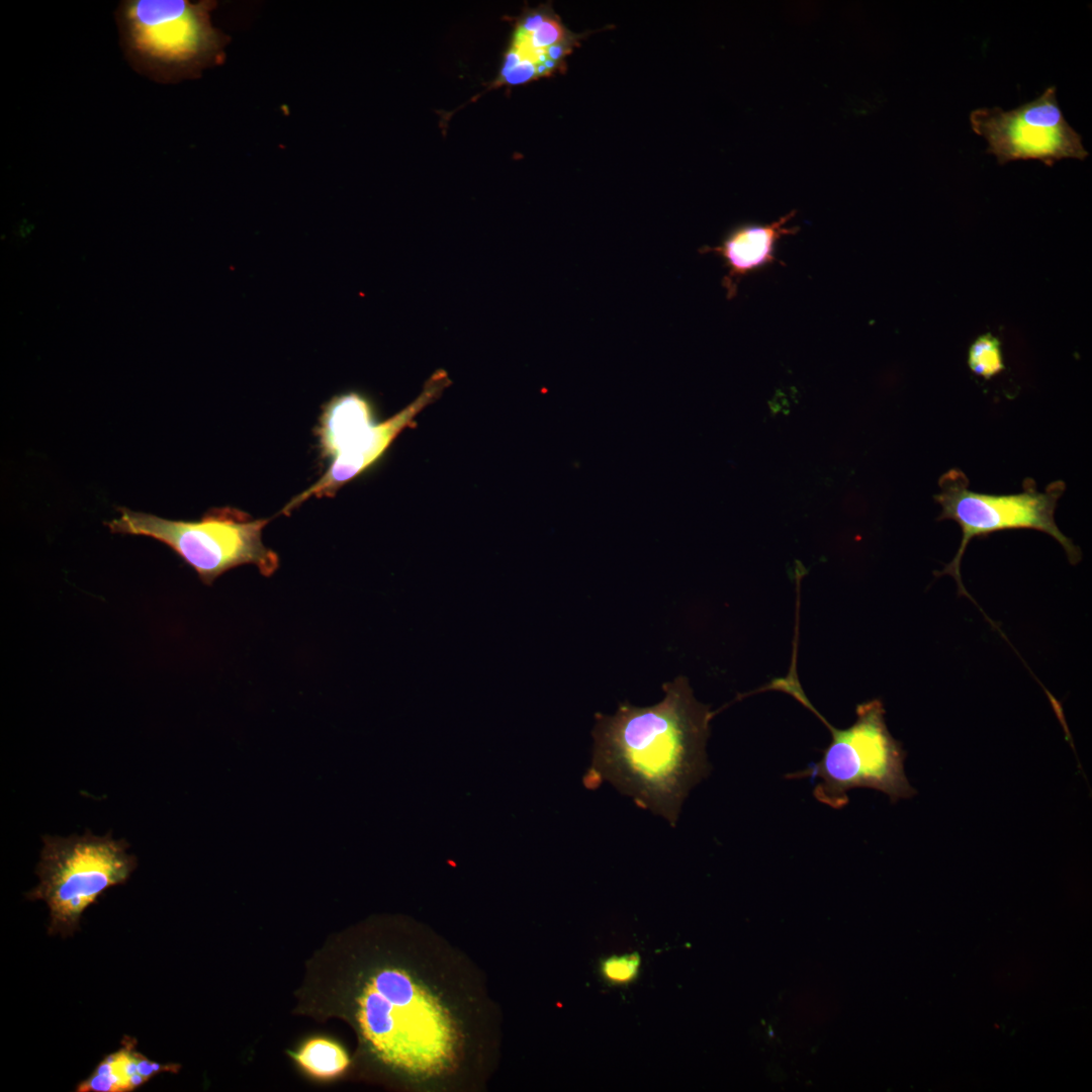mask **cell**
I'll list each match as a JSON object with an SVG mask.
<instances>
[{
	"label": "cell",
	"instance_id": "obj_10",
	"mask_svg": "<svg viewBox=\"0 0 1092 1092\" xmlns=\"http://www.w3.org/2000/svg\"><path fill=\"white\" fill-rule=\"evenodd\" d=\"M574 36L549 9L526 12L518 21L495 86H515L546 77L561 68Z\"/></svg>",
	"mask_w": 1092,
	"mask_h": 1092
},
{
	"label": "cell",
	"instance_id": "obj_15",
	"mask_svg": "<svg viewBox=\"0 0 1092 1092\" xmlns=\"http://www.w3.org/2000/svg\"><path fill=\"white\" fill-rule=\"evenodd\" d=\"M968 366L985 379L999 374L1004 369L1000 341L991 334L978 337L969 348Z\"/></svg>",
	"mask_w": 1092,
	"mask_h": 1092
},
{
	"label": "cell",
	"instance_id": "obj_2",
	"mask_svg": "<svg viewBox=\"0 0 1092 1092\" xmlns=\"http://www.w3.org/2000/svg\"><path fill=\"white\" fill-rule=\"evenodd\" d=\"M662 689L663 699L653 706L625 702L613 715H595L583 785L593 790L608 782L675 826L691 789L711 770L706 744L714 713L695 698L685 676Z\"/></svg>",
	"mask_w": 1092,
	"mask_h": 1092
},
{
	"label": "cell",
	"instance_id": "obj_1",
	"mask_svg": "<svg viewBox=\"0 0 1092 1092\" xmlns=\"http://www.w3.org/2000/svg\"><path fill=\"white\" fill-rule=\"evenodd\" d=\"M422 933L374 924L340 934L311 961L300 1008L351 1025L359 1057L411 1087H443L474 1050L478 998Z\"/></svg>",
	"mask_w": 1092,
	"mask_h": 1092
},
{
	"label": "cell",
	"instance_id": "obj_14",
	"mask_svg": "<svg viewBox=\"0 0 1092 1092\" xmlns=\"http://www.w3.org/2000/svg\"><path fill=\"white\" fill-rule=\"evenodd\" d=\"M296 1070L317 1083L338 1081L350 1072L353 1061L347 1048L328 1034H311L287 1051Z\"/></svg>",
	"mask_w": 1092,
	"mask_h": 1092
},
{
	"label": "cell",
	"instance_id": "obj_3",
	"mask_svg": "<svg viewBox=\"0 0 1092 1092\" xmlns=\"http://www.w3.org/2000/svg\"><path fill=\"white\" fill-rule=\"evenodd\" d=\"M769 689L794 697L812 711L831 733V742L819 761L809 764L804 770L787 775L789 779H817L813 790L817 801L833 809H841L848 803L847 792L855 788L881 791L892 802L915 794L904 771L906 753L888 730L885 709L880 700L859 704L855 722L848 728L838 729L810 703L798 680L795 664H791L785 677L774 679Z\"/></svg>",
	"mask_w": 1092,
	"mask_h": 1092
},
{
	"label": "cell",
	"instance_id": "obj_16",
	"mask_svg": "<svg viewBox=\"0 0 1092 1092\" xmlns=\"http://www.w3.org/2000/svg\"><path fill=\"white\" fill-rule=\"evenodd\" d=\"M640 957L637 952L613 956L604 961L602 971L605 977L616 983L631 981L638 973Z\"/></svg>",
	"mask_w": 1092,
	"mask_h": 1092
},
{
	"label": "cell",
	"instance_id": "obj_7",
	"mask_svg": "<svg viewBox=\"0 0 1092 1092\" xmlns=\"http://www.w3.org/2000/svg\"><path fill=\"white\" fill-rule=\"evenodd\" d=\"M938 486L939 492L934 495L941 509L938 520L956 522L961 528L962 540L952 560L936 575L953 577L960 595L971 599L962 581L961 563L973 538L1005 530H1037L1061 544L1070 563L1080 561L1081 550L1055 522L1056 507L1066 488L1064 481H1054L1043 491H1038L1035 482L1026 478L1018 493L990 494L971 490L966 474L953 468L940 476Z\"/></svg>",
	"mask_w": 1092,
	"mask_h": 1092
},
{
	"label": "cell",
	"instance_id": "obj_4",
	"mask_svg": "<svg viewBox=\"0 0 1092 1092\" xmlns=\"http://www.w3.org/2000/svg\"><path fill=\"white\" fill-rule=\"evenodd\" d=\"M210 4L186 0H126L116 11L127 62L159 83L197 76L220 61L223 36L212 27Z\"/></svg>",
	"mask_w": 1092,
	"mask_h": 1092
},
{
	"label": "cell",
	"instance_id": "obj_6",
	"mask_svg": "<svg viewBox=\"0 0 1092 1092\" xmlns=\"http://www.w3.org/2000/svg\"><path fill=\"white\" fill-rule=\"evenodd\" d=\"M36 867L38 885L26 897L50 910L48 933L67 937L80 927L84 911L108 889L124 884L138 866L124 839L87 831L68 837L44 835Z\"/></svg>",
	"mask_w": 1092,
	"mask_h": 1092
},
{
	"label": "cell",
	"instance_id": "obj_12",
	"mask_svg": "<svg viewBox=\"0 0 1092 1092\" xmlns=\"http://www.w3.org/2000/svg\"><path fill=\"white\" fill-rule=\"evenodd\" d=\"M175 1063L155 1062L138 1051L134 1038L124 1036L119 1049L106 1055L80 1082L78 1092H130L162 1073H177Z\"/></svg>",
	"mask_w": 1092,
	"mask_h": 1092
},
{
	"label": "cell",
	"instance_id": "obj_13",
	"mask_svg": "<svg viewBox=\"0 0 1092 1092\" xmlns=\"http://www.w3.org/2000/svg\"><path fill=\"white\" fill-rule=\"evenodd\" d=\"M374 418L373 403L366 394L350 390L333 396L323 406L316 430L323 456L331 459L355 431Z\"/></svg>",
	"mask_w": 1092,
	"mask_h": 1092
},
{
	"label": "cell",
	"instance_id": "obj_9",
	"mask_svg": "<svg viewBox=\"0 0 1092 1092\" xmlns=\"http://www.w3.org/2000/svg\"><path fill=\"white\" fill-rule=\"evenodd\" d=\"M451 383L444 370L436 371L423 390L404 408L382 422H373L356 431L330 459L322 476L287 503L279 514L288 515L310 497H330L346 483L374 465L397 436L415 423L417 416L434 402Z\"/></svg>",
	"mask_w": 1092,
	"mask_h": 1092
},
{
	"label": "cell",
	"instance_id": "obj_5",
	"mask_svg": "<svg viewBox=\"0 0 1092 1092\" xmlns=\"http://www.w3.org/2000/svg\"><path fill=\"white\" fill-rule=\"evenodd\" d=\"M119 516L106 526L111 533L156 539L178 554L210 585L226 571L255 565L264 576L279 567V557L263 542V529L271 521L252 519L231 507L207 511L199 521L168 520L144 512L118 508Z\"/></svg>",
	"mask_w": 1092,
	"mask_h": 1092
},
{
	"label": "cell",
	"instance_id": "obj_11",
	"mask_svg": "<svg viewBox=\"0 0 1092 1092\" xmlns=\"http://www.w3.org/2000/svg\"><path fill=\"white\" fill-rule=\"evenodd\" d=\"M793 210L767 224H742L732 230L722 242L714 247H702L701 254H714L722 258L727 273L722 278V286L727 299L737 295L740 281L748 274L777 262L775 249L778 241L798 232L796 226H787L794 217Z\"/></svg>",
	"mask_w": 1092,
	"mask_h": 1092
},
{
	"label": "cell",
	"instance_id": "obj_8",
	"mask_svg": "<svg viewBox=\"0 0 1092 1092\" xmlns=\"http://www.w3.org/2000/svg\"><path fill=\"white\" fill-rule=\"evenodd\" d=\"M975 133L988 144L987 154L1000 165L1018 160H1038L1052 167L1063 159L1085 160L1089 153L1081 134L1065 118L1057 100L1056 86L1011 110L978 108L970 113Z\"/></svg>",
	"mask_w": 1092,
	"mask_h": 1092
}]
</instances>
